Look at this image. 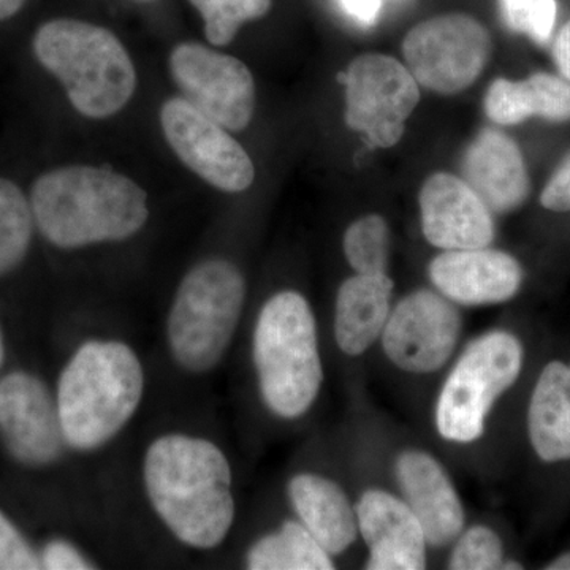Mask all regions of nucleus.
I'll return each instance as SVG.
<instances>
[{"label":"nucleus","instance_id":"nucleus-32","mask_svg":"<svg viewBox=\"0 0 570 570\" xmlns=\"http://www.w3.org/2000/svg\"><path fill=\"white\" fill-rule=\"evenodd\" d=\"M344 10L363 24H373L382 9V0H341Z\"/></svg>","mask_w":570,"mask_h":570},{"label":"nucleus","instance_id":"nucleus-9","mask_svg":"<svg viewBox=\"0 0 570 570\" xmlns=\"http://www.w3.org/2000/svg\"><path fill=\"white\" fill-rule=\"evenodd\" d=\"M490 52L485 26L464 13L441 14L420 22L403 41L404 61L415 81L444 96L474 85Z\"/></svg>","mask_w":570,"mask_h":570},{"label":"nucleus","instance_id":"nucleus-35","mask_svg":"<svg viewBox=\"0 0 570 570\" xmlns=\"http://www.w3.org/2000/svg\"><path fill=\"white\" fill-rule=\"evenodd\" d=\"M24 3L26 0H0V21L14 17Z\"/></svg>","mask_w":570,"mask_h":570},{"label":"nucleus","instance_id":"nucleus-15","mask_svg":"<svg viewBox=\"0 0 570 570\" xmlns=\"http://www.w3.org/2000/svg\"><path fill=\"white\" fill-rule=\"evenodd\" d=\"M367 570L426 569L430 543L417 517L393 491L370 487L355 501Z\"/></svg>","mask_w":570,"mask_h":570},{"label":"nucleus","instance_id":"nucleus-28","mask_svg":"<svg viewBox=\"0 0 570 570\" xmlns=\"http://www.w3.org/2000/svg\"><path fill=\"white\" fill-rule=\"evenodd\" d=\"M37 569H41L39 553L0 510V570Z\"/></svg>","mask_w":570,"mask_h":570},{"label":"nucleus","instance_id":"nucleus-3","mask_svg":"<svg viewBox=\"0 0 570 570\" xmlns=\"http://www.w3.org/2000/svg\"><path fill=\"white\" fill-rule=\"evenodd\" d=\"M145 389V367L129 344L82 343L67 360L56 389L67 448L91 453L110 444L137 414Z\"/></svg>","mask_w":570,"mask_h":570},{"label":"nucleus","instance_id":"nucleus-8","mask_svg":"<svg viewBox=\"0 0 570 570\" xmlns=\"http://www.w3.org/2000/svg\"><path fill=\"white\" fill-rule=\"evenodd\" d=\"M463 332L459 305L436 288H417L393 303L379 344L401 373L431 376L459 354Z\"/></svg>","mask_w":570,"mask_h":570},{"label":"nucleus","instance_id":"nucleus-6","mask_svg":"<svg viewBox=\"0 0 570 570\" xmlns=\"http://www.w3.org/2000/svg\"><path fill=\"white\" fill-rule=\"evenodd\" d=\"M246 303V279L234 262L208 258L183 277L165 335L176 365L194 376L212 373L232 346Z\"/></svg>","mask_w":570,"mask_h":570},{"label":"nucleus","instance_id":"nucleus-26","mask_svg":"<svg viewBox=\"0 0 570 570\" xmlns=\"http://www.w3.org/2000/svg\"><path fill=\"white\" fill-rule=\"evenodd\" d=\"M205 20L206 39L216 47L230 43L247 21L261 20L273 0H189Z\"/></svg>","mask_w":570,"mask_h":570},{"label":"nucleus","instance_id":"nucleus-20","mask_svg":"<svg viewBox=\"0 0 570 570\" xmlns=\"http://www.w3.org/2000/svg\"><path fill=\"white\" fill-rule=\"evenodd\" d=\"M395 283L389 273L347 277L337 288L333 337L348 358L367 354L381 340L393 307Z\"/></svg>","mask_w":570,"mask_h":570},{"label":"nucleus","instance_id":"nucleus-13","mask_svg":"<svg viewBox=\"0 0 570 570\" xmlns=\"http://www.w3.org/2000/svg\"><path fill=\"white\" fill-rule=\"evenodd\" d=\"M0 438L18 463L45 468L62 459L63 439L56 395L36 374L0 377Z\"/></svg>","mask_w":570,"mask_h":570},{"label":"nucleus","instance_id":"nucleus-39","mask_svg":"<svg viewBox=\"0 0 570 570\" xmlns=\"http://www.w3.org/2000/svg\"><path fill=\"white\" fill-rule=\"evenodd\" d=\"M141 2H151V0H141Z\"/></svg>","mask_w":570,"mask_h":570},{"label":"nucleus","instance_id":"nucleus-22","mask_svg":"<svg viewBox=\"0 0 570 570\" xmlns=\"http://www.w3.org/2000/svg\"><path fill=\"white\" fill-rule=\"evenodd\" d=\"M485 112L499 126H515L534 116L570 121V82L543 71L524 81L499 78L487 92Z\"/></svg>","mask_w":570,"mask_h":570},{"label":"nucleus","instance_id":"nucleus-27","mask_svg":"<svg viewBox=\"0 0 570 570\" xmlns=\"http://www.w3.org/2000/svg\"><path fill=\"white\" fill-rule=\"evenodd\" d=\"M449 549L452 570H501L508 558L501 535L483 523L466 524Z\"/></svg>","mask_w":570,"mask_h":570},{"label":"nucleus","instance_id":"nucleus-17","mask_svg":"<svg viewBox=\"0 0 570 570\" xmlns=\"http://www.w3.org/2000/svg\"><path fill=\"white\" fill-rule=\"evenodd\" d=\"M423 236L441 250L489 247L497 236L493 213L466 181L450 174L430 176L419 195Z\"/></svg>","mask_w":570,"mask_h":570},{"label":"nucleus","instance_id":"nucleus-11","mask_svg":"<svg viewBox=\"0 0 570 570\" xmlns=\"http://www.w3.org/2000/svg\"><path fill=\"white\" fill-rule=\"evenodd\" d=\"M171 75L187 102L227 130L246 129L255 108V85L249 69L204 45L181 43L170 58Z\"/></svg>","mask_w":570,"mask_h":570},{"label":"nucleus","instance_id":"nucleus-19","mask_svg":"<svg viewBox=\"0 0 570 570\" xmlns=\"http://www.w3.org/2000/svg\"><path fill=\"white\" fill-rule=\"evenodd\" d=\"M285 493L295 519L335 560L355 546L360 539L355 501L337 480L298 472L288 479Z\"/></svg>","mask_w":570,"mask_h":570},{"label":"nucleus","instance_id":"nucleus-36","mask_svg":"<svg viewBox=\"0 0 570 570\" xmlns=\"http://www.w3.org/2000/svg\"><path fill=\"white\" fill-rule=\"evenodd\" d=\"M546 569L570 570V551H566V553H562L560 554V557L554 558L553 561H550L549 564L546 566Z\"/></svg>","mask_w":570,"mask_h":570},{"label":"nucleus","instance_id":"nucleus-29","mask_svg":"<svg viewBox=\"0 0 570 570\" xmlns=\"http://www.w3.org/2000/svg\"><path fill=\"white\" fill-rule=\"evenodd\" d=\"M41 569L47 570H89L96 569L85 553L66 539H52L45 543L40 553Z\"/></svg>","mask_w":570,"mask_h":570},{"label":"nucleus","instance_id":"nucleus-16","mask_svg":"<svg viewBox=\"0 0 570 570\" xmlns=\"http://www.w3.org/2000/svg\"><path fill=\"white\" fill-rule=\"evenodd\" d=\"M433 288L460 307L502 305L523 285V266L513 255L491 247L442 250L428 266Z\"/></svg>","mask_w":570,"mask_h":570},{"label":"nucleus","instance_id":"nucleus-14","mask_svg":"<svg viewBox=\"0 0 570 570\" xmlns=\"http://www.w3.org/2000/svg\"><path fill=\"white\" fill-rule=\"evenodd\" d=\"M396 493L417 517L430 549H449L466 527V509L452 475L433 453L404 448L393 460Z\"/></svg>","mask_w":570,"mask_h":570},{"label":"nucleus","instance_id":"nucleus-37","mask_svg":"<svg viewBox=\"0 0 570 570\" xmlns=\"http://www.w3.org/2000/svg\"><path fill=\"white\" fill-rule=\"evenodd\" d=\"M519 569H523V566H521L520 561L509 560V558H505L504 564H502L501 570H519Z\"/></svg>","mask_w":570,"mask_h":570},{"label":"nucleus","instance_id":"nucleus-10","mask_svg":"<svg viewBox=\"0 0 570 570\" xmlns=\"http://www.w3.org/2000/svg\"><path fill=\"white\" fill-rule=\"evenodd\" d=\"M346 122L374 148L401 140L409 116L419 105V82L406 66L385 55H363L348 66Z\"/></svg>","mask_w":570,"mask_h":570},{"label":"nucleus","instance_id":"nucleus-33","mask_svg":"<svg viewBox=\"0 0 570 570\" xmlns=\"http://www.w3.org/2000/svg\"><path fill=\"white\" fill-rule=\"evenodd\" d=\"M553 59L562 77L570 81V20L562 26L553 43Z\"/></svg>","mask_w":570,"mask_h":570},{"label":"nucleus","instance_id":"nucleus-34","mask_svg":"<svg viewBox=\"0 0 570 570\" xmlns=\"http://www.w3.org/2000/svg\"><path fill=\"white\" fill-rule=\"evenodd\" d=\"M532 0H502L508 24L513 31L524 32Z\"/></svg>","mask_w":570,"mask_h":570},{"label":"nucleus","instance_id":"nucleus-25","mask_svg":"<svg viewBox=\"0 0 570 570\" xmlns=\"http://www.w3.org/2000/svg\"><path fill=\"white\" fill-rule=\"evenodd\" d=\"M347 264L358 275L387 273L392 253V232L379 214H367L348 225L343 239Z\"/></svg>","mask_w":570,"mask_h":570},{"label":"nucleus","instance_id":"nucleus-31","mask_svg":"<svg viewBox=\"0 0 570 570\" xmlns=\"http://www.w3.org/2000/svg\"><path fill=\"white\" fill-rule=\"evenodd\" d=\"M557 21V0H532L524 33L535 43L546 45Z\"/></svg>","mask_w":570,"mask_h":570},{"label":"nucleus","instance_id":"nucleus-1","mask_svg":"<svg viewBox=\"0 0 570 570\" xmlns=\"http://www.w3.org/2000/svg\"><path fill=\"white\" fill-rule=\"evenodd\" d=\"M142 485L157 519L194 550L223 546L234 528V472L219 445L193 434L154 439L142 456Z\"/></svg>","mask_w":570,"mask_h":570},{"label":"nucleus","instance_id":"nucleus-5","mask_svg":"<svg viewBox=\"0 0 570 570\" xmlns=\"http://www.w3.org/2000/svg\"><path fill=\"white\" fill-rule=\"evenodd\" d=\"M33 52L62 82L82 116L108 118L132 99L137 88L132 59L108 29L67 18L48 21L33 37Z\"/></svg>","mask_w":570,"mask_h":570},{"label":"nucleus","instance_id":"nucleus-23","mask_svg":"<svg viewBox=\"0 0 570 570\" xmlns=\"http://www.w3.org/2000/svg\"><path fill=\"white\" fill-rule=\"evenodd\" d=\"M250 570H333L336 560L296 519L255 539L246 551Z\"/></svg>","mask_w":570,"mask_h":570},{"label":"nucleus","instance_id":"nucleus-24","mask_svg":"<svg viewBox=\"0 0 570 570\" xmlns=\"http://www.w3.org/2000/svg\"><path fill=\"white\" fill-rule=\"evenodd\" d=\"M31 202L10 179L0 178V276L13 272L31 247Z\"/></svg>","mask_w":570,"mask_h":570},{"label":"nucleus","instance_id":"nucleus-18","mask_svg":"<svg viewBox=\"0 0 570 570\" xmlns=\"http://www.w3.org/2000/svg\"><path fill=\"white\" fill-rule=\"evenodd\" d=\"M463 179L491 213L515 212L530 195V176L517 142L501 130L485 129L464 153Z\"/></svg>","mask_w":570,"mask_h":570},{"label":"nucleus","instance_id":"nucleus-30","mask_svg":"<svg viewBox=\"0 0 570 570\" xmlns=\"http://www.w3.org/2000/svg\"><path fill=\"white\" fill-rule=\"evenodd\" d=\"M540 204L549 212L570 213V153L551 175L540 195Z\"/></svg>","mask_w":570,"mask_h":570},{"label":"nucleus","instance_id":"nucleus-4","mask_svg":"<svg viewBox=\"0 0 570 570\" xmlns=\"http://www.w3.org/2000/svg\"><path fill=\"white\" fill-rule=\"evenodd\" d=\"M250 354L266 411L285 422L305 417L325 381L316 314L305 295L281 291L266 299Z\"/></svg>","mask_w":570,"mask_h":570},{"label":"nucleus","instance_id":"nucleus-2","mask_svg":"<svg viewBox=\"0 0 570 570\" xmlns=\"http://www.w3.org/2000/svg\"><path fill=\"white\" fill-rule=\"evenodd\" d=\"M33 220L59 249L124 242L149 219L148 194L121 174L99 167L56 168L32 186Z\"/></svg>","mask_w":570,"mask_h":570},{"label":"nucleus","instance_id":"nucleus-12","mask_svg":"<svg viewBox=\"0 0 570 570\" xmlns=\"http://www.w3.org/2000/svg\"><path fill=\"white\" fill-rule=\"evenodd\" d=\"M160 122L176 156L206 183L225 193H243L253 184L254 164L245 148L186 99L165 102Z\"/></svg>","mask_w":570,"mask_h":570},{"label":"nucleus","instance_id":"nucleus-21","mask_svg":"<svg viewBox=\"0 0 570 570\" xmlns=\"http://www.w3.org/2000/svg\"><path fill=\"white\" fill-rule=\"evenodd\" d=\"M527 428L539 460L570 461V363L553 360L542 367L528 404Z\"/></svg>","mask_w":570,"mask_h":570},{"label":"nucleus","instance_id":"nucleus-38","mask_svg":"<svg viewBox=\"0 0 570 570\" xmlns=\"http://www.w3.org/2000/svg\"><path fill=\"white\" fill-rule=\"evenodd\" d=\"M3 362H6V340H3L2 328H0V370H2Z\"/></svg>","mask_w":570,"mask_h":570},{"label":"nucleus","instance_id":"nucleus-7","mask_svg":"<svg viewBox=\"0 0 570 570\" xmlns=\"http://www.w3.org/2000/svg\"><path fill=\"white\" fill-rule=\"evenodd\" d=\"M524 346L515 333L493 328L472 337L452 360L433 407V425L448 444H474L485 436L501 397L517 384Z\"/></svg>","mask_w":570,"mask_h":570}]
</instances>
